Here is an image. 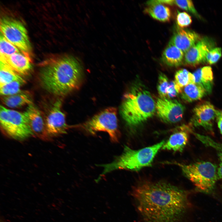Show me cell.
<instances>
[{"instance_id":"7a4b0ae2","label":"cell","mask_w":222,"mask_h":222,"mask_svg":"<svg viewBox=\"0 0 222 222\" xmlns=\"http://www.w3.org/2000/svg\"><path fill=\"white\" fill-rule=\"evenodd\" d=\"M83 75L79 60L67 55L45 64L40 70L39 77L45 90L53 95L62 96L79 88Z\"/></svg>"},{"instance_id":"5bb4252c","label":"cell","mask_w":222,"mask_h":222,"mask_svg":"<svg viewBox=\"0 0 222 222\" xmlns=\"http://www.w3.org/2000/svg\"><path fill=\"white\" fill-rule=\"evenodd\" d=\"M0 62L8 65L21 76L29 75L32 69V62L28 53L22 51L0 57Z\"/></svg>"},{"instance_id":"f1b7e54d","label":"cell","mask_w":222,"mask_h":222,"mask_svg":"<svg viewBox=\"0 0 222 222\" xmlns=\"http://www.w3.org/2000/svg\"><path fill=\"white\" fill-rule=\"evenodd\" d=\"M176 20L178 25L181 28L188 27L192 22L191 16L185 12L178 11Z\"/></svg>"},{"instance_id":"277c9868","label":"cell","mask_w":222,"mask_h":222,"mask_svg":"<svg viewBox=\"0 0 222 222\" xmlns=\"http://www.w3.org/2000/svg\"><path fill=\"white\" fill-rule=\"evenodd\" d=\"M165 143V141H162L152 146L137 150L125 146L123 153L113 162L99 165L103 167L104 169L97 181L102 176L115 170L136 171L151 166L155 155Z\"/></svg>"},{"instance_id":"52a82bcc","label":"cell","mask_w":222,"mask_h":222,"mask_svg":"<svg viewBox=\"0 0 222 222\" xmlns=\"http://www.w3.org/2000/svg\"><path fill=\"white\" fill-rule=\"evenodd\" d=\"M77 126L81 127L92 134H94L98 131L106 132L109 135L111 141L114 142H118L120 137L117 109L113 107L105 109Z\"/></svg>"},{"instance_id":"ac0fdd59","label":"cell","mask_w":222,"mask_h":222,"mask_svg":"<svg viewBox=\"0 0 222 222\" xmlns=\"http://www.w3.org/2000/svg\"><path fill=\"white\" fill-rule=\"evenodd\" d=\"M195 83L204 89L207 94L211 93L213 85V76L212 68L206 66L196 70L193 73Z\"/></svg>"},{"instance_id":"484cf974","label":"cell","mask_w":222,"mask_h":222,"mask_svg":"<svg viewBox=\"0 0 222 222\" xmlns=\"http://www.w3.org/2000/svg\"><path fill=\"white\" fill-rule=\"evenodd\" d=\"M0 37V57H6L20 52L18 49L9 41L1 32Z\"/></svg>"},{"instance_id":"9a60e30c","label":"cell","mask_w":222,"mask_h":222,"mask_svg":"<svg viewBox=\"0 0 222 222\" xmlns=\"http://www.w3.org/2000/svg\"><path fill=\"white\" fill-rule=\"evenodd\" d=\"M201 39L199 35L193 31L179 28L175 32L169 43L184 54Z\"/></svg>"},{"instance_id":"7402d4cb","label":"cell","mask_w":222,"mask_h":222,"mask_svg":"<svg viewBox=\"0 0 222 222\" xmlns=\"http://www.w3.org/2000/svg\"><path fill=\"white\" fill-rule=\"evenodd\" d=\"M205 146L214 149L216 152L219 160L220 164L217 170L218 179H222V143L217 142L210 137L191 132Z\"/></svg>"},{"instance_id":"9c48e42d","label":"cell","mask_w":222,"mask_h":222,"mask_svg":"<svg viewBox=\"0 0 222 222\" xmlns=\"http://www.w3.org/2000/svg\"><path fill=\"white\" fill-rule=\"evenodd\" d=\"M62 104L61 100H56L50 106L44 117L47 130L51 138L66 134L71 127L66 123L65 114L61 109Z\"/></svg>"},{"instance_id":"ba28073f","label":"cell","mask_w":222,"mask_h":222,"mask_svg":"<svg viewBox=\"0 0 222 222\" xmlns=\"http://www.w3.org/2000/svg\"><path fill=\"white\" fill-rule=\"evenodd\" d=\"M1 32L5 37L21 51L28 53L31 46L27 30L23 24L17 20L2 18L0 20Z\"/></svg>"},{"instance_id":"6da1fadb","label":"cell","mask_w":222,"mask_h":222,"mask_svg":"<svg viewBox=\"0 0 222 222\" xmlns=\"http://www.w3.org/2000/svg\"><path fill=\"white\" fill-rule=\"evenodd\" d=\"M131 195L145 222H184L191 208L188 192L165 181H141Z\"/></svg>"},{"instance_id":"30bf717a","label":"cell","mask_w":222,"mask_h":222,"mask_svg":"<svg viewBox=\"0 0 222 222\" xmlns=\"http://www.w3.org/2000/svg\"><path fill=\"white\" fill-rule=\"evenodd\" d=\"M184 111V106L175 100L160 97L156 102V111L158 117L167 123H175L180 121Z\"/></svg>"},{"instance_id":"4fadbf2b","label":"cell","mask_w":222,"mask_h":222,"mask_svg":"<svg viewBox=\"0 0 222 222\" xmlns=\"http://www.w3.org/2000/svg\"><path fill=\"white\" fill-rule=\"evenodd\" d=\"M24 113L33 135L43 141L51 140L47 130L44 117L39 109L33 104L28 106Z\"/></svg>"},{"instance_id":"e0dca14e","label":"cell","mask_w":222,"mask_h":222,"mask_svg":"<svg viewBox=\"0 0 222 222\" xmlns=\"http://www.w3.org/2000/svg\"><path fill=\"white\" fill-rule=\"evenodd\" d=\"M1 100L5 105L10 108H18L33 104V99L28 91L22 90L9 96H1Z\"/></svg>"},{"instance_id":"d4e9b609","label":"cell","mask_w":222,"mask_h":222,"mask_svg":"<svg viewBox=\"0 0 222 222\" xmlns=\"http://www.w3.org/2000/svg\"><path fill=\"white\" fill-rule=\"evenodd\" d=\"M26 81H14L0 87L1 96L14 95L21 91V87Z\"/></svg>"},{"instance_id":"8fae6325","label":"cell","mask_w":222,"mask_h":222,"mask_svg":"<svg viewBox=\"0 0 222 222\" xmlns=\"http://www.w3.org/2000/svg\"><path fill=\"white\" fill-rule=\"evenodd\" d=\"M217 113V110L210 102H203L193 109L191 123L195 127H202L207 131L212 132Z\"/></svg>"},{"instance_id":"2e32d148","label":"cell","mask_w":222,"mask_h":222,"mask_svg":"<svg viewBox=\"0 0 222 222\" xmlns=\"http://www.w3.org/2000/svg\"><path fill=\"white\" fill-rule=\"evenodd\" d=\"M191 131L187 126L180 127L179 130L171 136L162 149L175 151H182L188 141L189 132H191Z\"/></svg>"},{"instance_id":"603a6c76","label":"cell","mask_w":222,"mask_h":222,"mask_svg":"<svg viewBox=\"0 0 222 222\" xmlns=\"http://www.w3.org/2000/svg\"><path fill=\"white\" fill-rule=\"evenodd\" d=\"M0 87L14 81H25L6 64L0 62Z\"/></svg>"},{"instance_id":"44dd1931","label":"cell","mask_w":222,"mask_h":222,"mask_svg":"<svg viewBox=\"0 0 222 222\" xmlns=\"http://www.w3.org/2000/svg\"><path fill=\"white\" fill-rule=\"evenodd\" d=\"M181 93V98L188 102L200 100L207 94L204 89L195 83L184 87Z\"/></svg>"},{"instance_id":"d6986e66","label":"cell","mask_w":222,"mask_h":222,"mask_svg":"<svg viewBox=\"0 0 222 222\" xmlns=\"http://www.w3.org/2000/svg\"><path fill=\"white\" fill-rule=\"evenodd\" d=\"M146 3L148 6L146 8L145 12L152 18L162 22L170 20L171 13L168 6L156 0L149 1Z\"/></svg>"},{"instance_id":"7c38bea8","label":"cell","mask_w":222,"mask_h":222,"mask_svg":"<svg viewBox=\"0 0 222 222\" xmlns=\"http://www.w3.org/2000/svg\"><path fill=\"white\" fill-rule=\"evenodd\" d=\"M215 43L211 38L204 37L184 53L185 63L194 66L206 61V56L209 51L214 47Z\"/></svg>"},{"instance_id":"83f0119b","label":"cell","mask_w":222,"mask_h":222,"mask_svg":"<svg viewBox=\"0 0 222 222\" xmlns=\"http://www.w3.org/2000/svg\"><path fill=\"white\" fill-rule=\"evenodd\" d=\"M175 4L180 8L190 12L195 16L199 18V16L194 4L191 0H173V5Z\"/></svg>"},{"instance_id":"4316f807","label":"cell","mask_w":222,"mask_h":222,"mask_svg":"<svg viewBox=\"0 0 222 222\" xmlns=\"http://www.w3.org/2000/svg\"><path fill=\"white\" fill-rule=\"evenodd\" d=\"M169 82L165 74L160 73L158 78L157 90L161 98H166Z\"/></svg>"},{"instance_id":"ffe728a7","label":"cell","mask_w":222,"mask_h":222,"mask_svg":"<svg viewBox=\"0 0 222 222\" xmlns=\"http://www.w3.org/2000/svg\"><path fill=\"white\" fill-rule=\"evenodd\" d=\"M184 56V53L182 51L169 43L163 52L162 59L168 66L177 67L182 64Z\"/></svg>"},{"instance_id":"f546056e","label":"cell","mask_w":222,"mask_h":222,"mask_svg":"<svg viewBox=\"0 0 222 222\" xmlns=\"http://www.w3.org/2000/svg\"><path fill=\"white\" fill-rule=\"evenodd\" d=\"M222 49L220 47H214L208 53L206 56V61L210 64L216 63L222 56Z\"/></svg>"},{"instance_id":"cb8c5ba5","label":"cell","mask_w":222,"mask_h":222,"mask_svg":"<svg viewBox=\"0 0 222 222\" xmlns=\"http://www.w3.org/2000/svg\"><path fill=\"white\" fill-rule=\"evenodd\" d=\"M174 81L182 89L189 84L195 83V78L193 74L185 69H182L176 72Z\"/></svg>"},{"instance_id":"5b68a950","label":"cell","mask_w":222,"mask_h":222,"mask_svg":"<svg viewBox=\"0 0 222 222\" xmlns=\"http://www.w3.org/2000/svg\"><path fill=\"white\" fill-rule=\"evenodd\" d=\"M183 173L199 191L211 192L218 178L216 167L207 161H200L186 165L178 163Z\"/></svg>"},{"instance_id":"3957f363","label":"cell","mask_w":222,"mask_h":222,"mask_svg":"<svg viewBox=\"0 0 222 222\" xmlns=\"http://www.w3.org/2000/svg\"><path fill=\"white\" fill-rule=\"evenodd\" d=\"M156 111V102L140 81H136L124 95L121 115L130 127L138 125L151 117Z\"/></svg>"},{"instance_id":"1f68e13d","label":"cell","mask_w":222,"mask_h":222,"mask_svg":"<svg viewBox=\"0 0 222 222\" xmlns=\"http://www.w3.org/2000/svg\"><path fill=\"white\" fill-rule=\"evenodd\" d=\"M218 127L222 134V110H217L216 118Z\"/></svg>"},{"instance_id":"8992f818","label":"cell","mask_w":222,"mask_h":222,"mask_svg":"<svg viewBox=\"0 0 222 222\" xmlns=\"http://www.w3.org/2000/svg\"><path fill=\"white\" fill-rule=\"evenodd\" d=\"M0 122L3 132L14 139L22 141L34 135L24 112L8 109L1 105Z\"/></svg>"},{"instance_id":"4dcf8cb0","label":"cell","mask_w":222,"mask_h":222,"mask_svg":"<svg viewBox=\"0 0 222 222\" xmlns=\"http://www.w3.org/2000/svg\"><path fill=\"white\" fill-rule=\"evenodd\" d=\"M182 89L175 83V81H171L169 82L167 91V97L169 98H174L181 93Z\"/></svg>"}]
</instances>
